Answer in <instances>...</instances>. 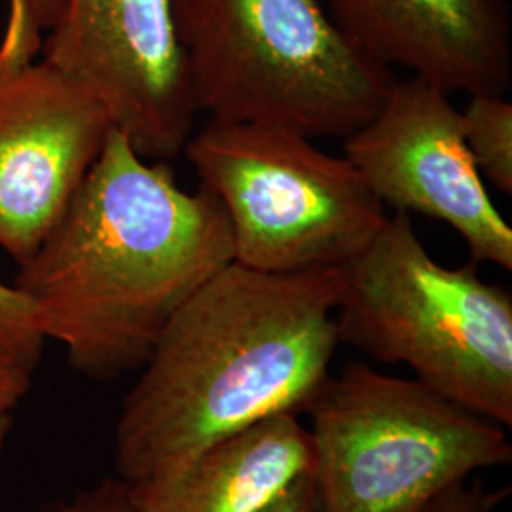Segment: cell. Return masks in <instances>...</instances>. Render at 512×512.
Instances as JSON below:
<instances>
[{
	"label": "cell",
	"instance_id": "3",
	"mask_svg": "<svg viewBox=\"0 0 512 512\" xmlns=\"http://www.w3.org/2000/svg\"><path fill=\"white\" fill-rule=\"evenodd\" d=\"M192 101L211 120L349 137L397 80L319 0H169Z\"/></svg>",
	"mask_w": 512,
	"mask_h": 512
},
{
	"label": "cell",
	"instance_id": "18",
	"mask_svg": "<svg viewBox=\"0 0 512 512\" xmlns=\"http://www.w3.org/2000/svg\"><path fill=\"white\" fill-rule=\"evenodd\" d=\"M258 512H323L313 476L298 480L291 490Z\"/></svg>",
	"mask_w": 512,
	"mask_h": 512
},
{
	"label": "cell",
	"instance_id": "15",
	"mask_svg": "<svg viewBox=\"0 0 512 512\" xmlns=\"http://www.w3.org/2000/svg\"><path fill=\"white\" fill-rule=\"evenodd\" d=\"M50 512H139L129 497L128 486L116 476L105 478L92 488L80 490Z\"/></svg>",
	"mask_w": 512,
	"mask_h": 512
},
{
	"label": "cell",
	"instance_id": "8",
	"mask_svg": "<svg viewBox=\"0 0 512 512\" xmlns=\"http://www.w3.org/2000/svg\"><path fill=\"white\" fill-rule=\"evenodd\" d=\"M346 160L384 205L446 222L471 260L512 270V230L499 215L465 145L450 93L410 76L346 137Z\"/></svg>",
	"mask_w": 512,
	"mask_h": 512
},
{
	"label": "cell",
	"instance_id": "17",
	"mask_svg": "<svg viewBox=\"0 0 512 512\" xmlns=\"http://www.w3.org/2000/svg\"><path fill=\"white\" fill-rule=\"evenodd\" d=\"M33 372L0 353V410L14 412L29 393Z\"/></svg>",
	"mask_w": 512,
	"mask_h": 512
},
{
	"label": "cell",
	"instance_id": "5",
	"mask_svg": "<svg viewBox=\"0 0 512 512\" xmlns=\"http://www.w3.org/2000/svg\"><path fill=\"white\" fill-rule=\"evenodd\" d=\"M304 414L323 512H429L476 471L512 461L503 425L357 361Z\"/></svg>",
	"mask_w": 512,
	"mask_h": 512
},
{
	"label": "cell",
	"instance_id": "10",
	"mask_svg": "<svg viewBox=\"0 0 512 512\" xmlns=\"http://www.w3.org/2000/svg\"><path fill=\"white\" fill-rule=\"evenodd\" d=\"M330 18L374 63L446 93L505 95L512 84L507 0H327Z\"/></svg>",
	"mask_w": 512,
	"mask_h": 512
},
{
	"label": "cell",
	"instance_id": "16",
	"mask_svg": "<svg viewBox=\"0 0 512 512\" xmlns=\"http://www.w3.org/2000/svg\"><path fill=\"white\" fill-rule=\"evenodd\" d=\"M505 490H486L482 484L461 482L440 495L429 512H494L507 499Z\"/></svg>",
	"mask_w": 512,
	"mask_h": 512
},
{
	"label": "cell",
	"instance_id": "11",
	"mask_svg": "<svg viewBox=\"0 0 512 512\" xmlns=\"http://www.w3.org/2000/svg\"><path fill=\"white\" fill-rule=\"evenodd\" d=\"M308 476L310 429L281 414L211 444L175 475L126 486L139 512H258Z\"/></svg>",
	"mask_w": 512,
	"mask_h": 512
},
{
	"label": "cell",
	"instance_id": "13",
	"mask_svg": "<svg viewBox=\"0 0 512 512\" xmlns=\"http://www.w3.org/2000/svg\"><path fill=\"white\" fill-rule=\"evenodd\" d=\"M63 0H8V21L0 42V74L19 71L35 61L44 29L61 16Z\"/></svg>",
	"mask_w": 512,
	"mask_h": 512
},
{
	"label": "cell",
	"instance_id": "12",
	"mask_svg": "<svg viewBox=\"0 0 512 512\" xmlns=\"http://www.w3.org/2000/svg\"><path fill=\"white\" fill-rule=\"evenodd\" d=\"M461 112L463 139L482 179L512 194V105L505 95H471Z\"/></svg>",
	"mask_w": 512,
	"mask_h": 512
},
{
	"label": "cell",
	"instance_id": "4",
	"mask_svg": "<svg viewBox=\"0 0 512 512\" xmlns=\"http://www.w3.org/2000/svg\"><path fill=\"white\" fill-rule=\"evenodd\" d=\"M342 268L340 344L384 365L408 366L450 403L512 425V296L475 262H437L408 213L387 217Z\"/></svg>",
	"mask_w": 512,
	"mask_h": 512
},
{
	"label": "cell",
	"instance_id": "6",
	"mask_svg": "<svg viewBox=\"0 0 512 512\" xmlns=\"http://www.w3.org/2000/svg\"><path fill=\"white\" fill-rule=\"evenodd\" d=\"M181 154L226 211L234 262L258 272L344 266L387 220L346 158L294 129L209 118Z\"/></svg>",
	"mask_w": 512,
	"mask_h": 512
},
{
	"label": "cell",
	"instance_id": "7",
	"mask_svg": "<svg viewBox=\"0 0 512 512\" xmlns=\"http://www.w3.org/2000/svg\"><path fill=\"white\" fill-rule=\"evenodd\" d=\"M40 50L92 93L143 158L169 162L183 152L198 110L169 0H63Z\"/></svg>",
	"mask_w": 512,
	"mask_h": 512
},
{
	"label": "cell",
	"instance_id": "19",
	"mask_svg": "<svg viewBox=\"0 0 512 512\" xmlns=\"http://www.w3.org/2000/svg\"><path fill=\"white\" fill-rule=\"evenodd\" d=\"M10 425H12V412L0 410V456H2V448H4V442H6V437H8Z\"/></svg>",
	"mask_w": 512,
	"mask_h": 512
},
{
	"label": "cell",
	"instance_id": "14",
	"mask_svg": "<svg viewBox=\"0 0 512 512\" xmlns=\"http://www.w3.org/2000/svg\"><path fill=\"white\" fill-rule=\"evenodd\" d=\"M44 344L31 302L12 285L0 283V353L33 372Z\"/></svg>",
	"mask_w": 512,
	"mask_h": 512
},
{
	"label": "cell",
	"instance_id": "2",
	"mask_svg": "<svg viewBox=\"0 0 512 512\" xmlns=\"http://www.w3.org/2000/svg\"><path fill=\"white\" fill-rule=\"evenodd\" d=\"M342 268L289 274L230 262L156 340L116 423V475L139 486L260 421L306 412L340 346Z\"/></svg>",
	"mask_w": 512,
	"mask_h": 512
},
{
	"label": "cell",
	"instance_id": "9",
	"mask_svg": "<svg viewBox=\"0 0 512 512\" xmlns=\"http://www.w3.org/2000/svg\"><path fill=\"white\" fill-rule=\"evenodd\" d=\"M109 112L46 59L0 76V247L37 253L97 162Z\"/></svg>",
	"mask_w": 512,
	"mask_h": 512
},
{
	"label": "cell",
	"instance_id": "1",
	"mask_svg": "<svg viewBox=\"0 0 512 512\" xmlns=\"http://www.w3.org/2000/svg\"><path fill=\"white\" fill-rule=\"evenodd\" d=\"M230 262L234 241L219 200L202 186L183 190L169 162L143 158L112 128L12 287L76 372L116 380L145 365L173 315Z\"/></svg>",
	"mask_w": 512,
	"mask_h": 512
}]
</instances>
